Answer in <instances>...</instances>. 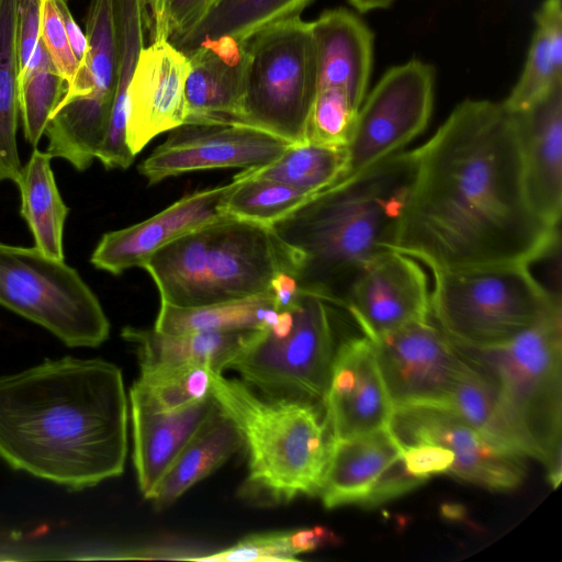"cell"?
Segmentation results:
<instances>
[{
	"label": "cell",
	"mask_w": 562,
	"mask_h": 562,
	"mask_svg": "<svg viewBox=\"0 0 562 562\" xmlns=\"http://www.w3.org/2000/svg\"><path fill=\"white\" fill-rule=\"evenodd\" d=\"M394 251L432 270L526 263L546 256L559 228L532 210L515 113L467 99L423 146Z\"/></svg>",
	"instance_id": "cell-1"
},
{
	"label": "cell",
	"mask_w": 562,
	"mask_h": 562,
	"mask_svg": "<svg viewBox=\"0 0 562 562\" xmlns=\"http://www.w3.org/2000/svg\"><path fill=\"white\" fill-rule=\"evenodd\" d=\"M121 370L64 357L0 378V457L70 490L116 477L127 456Z\"/></svg>",
	"instance_id": "cell-2"
},
{
	"label": "cell",
	"mask_w": 562,
	"mask_h": 562,
	"mask_svg": "<svg viewBox=\"0 0 562 562\" xmlns=\"http://www.w3.org/2000/svg\"><path fill=\"white\" fill-rule=\"evenodd\" d=\"M415 170V149L398 151L269 225L288 250L300 290L339 306L353 278L394 251Z\"/></svg>",
	"instance_id": "cell-3"
},
{
	"label": "cell",
	"mask_w": 562,
	"mask_h": 562,
	"mask_svg": "<svg viewBox=\"0 0 562 562\" xmlns=\"http://www.w3.org/2000/svg\"><path fill=\"white\" fill-rule=\"evenodd\" d=\"M142 268L160 302L181 307L269 293L279 272L293 276L290 256L268 225L232 216L176 238Z\"/></svg>",
	"instance_id": "cell-4"
},
{
	"label": "cell",
	"mask_w": 562,
	"mask_h": 562,
	"mask_svg": "<svg viewBox=\"0 0 562 562\" xmlns=\"http://www.w3.org/2000/svg\"><path fill=\"white\" fill-rule=\"evenodd\" d=\"M212 395L247 448L246 494L274 503L319 494L330 432L313 403L259 396L245 382L216 372Z\"/></svg>",
	"instance_id": "cell-5"
},
{
	"label": "cell",
	"mask_w": 562,
	"mask_h": 562,
	"mask_svg": "<svg viewBox=\"0 0 562 562\" xmlns=\"http://www.w3.org/2000/svg\"><path fill=\"white\" fill-rule=\"evenodd\" d=\"M562 313L554 311L515 338L459 350L497 389L504 416L525 457L541 461L553 488L562 477Z\"/></svg>",
	"instance_id": "cell-6"
},
{
	"label": "cell",
	"mask_w": 562,
	"mask_h": 562,
	"mask_svg": "<svg viewBox=\"0 0 562 562\" xmlns=\"http://www.w3.org/2000/svg\"><path fill=\"white\" fill-rule=\"evenodd\" d=\"M430 317L456 345H502L561 310L526 263L432 270Z\"/></svg>",
	"instance_id": "cell-7"
},
{
	"label": "cell",
	"mask_w": 562,
	"mask_h": 562,
	"mask_svg": "<svg viewBox=\"0 0 562 562\" xmlns=\"http://www.w3.org/2000/svg\"><path fill=\"white\" fill-rule=\"evenodd\" d=\"M246 43L241 124L291 144L307 142V121L318 89L311 22L301 16L284 20L259 31Z\"/></svg>",
	"instance_id": "cell-8"
},
{
	"label": "cell",
	"mask_w": 562,
	"mask_h": 562,
	"mask_svg": "<svg viewBox=\"0 0 562 562\" xmlns=\"http://www.w3.org/2000/svg\"><path fill=\"white\" fill-rule=\"evenodd\" d=\"M325 297L300 290L293 325L283 337L252 329L227 369L271 398L323 403L335 356L333 306Z\"/></svg>",
	"instance_id": "cell-9"
},
{
	"label": "cell",
	"mask_w": 562,
	"mask_h": 562,
	"mask_svg": "<svg viewBox=\"0 0 562 562\" xmlns=\"http://www.w3.org/2000/svg\"><path fill=\"white\" fill-rule=\"evenodd\" d=\"M0 305L68 347H97L110 334L103 307L79 272L36 247L0 243Z\"/></svg>",
	"instance_id": "cell-10"
},
{
	"label": "cell",
	"mask_w": 562,
	"mask_h": 562,
	"mask_svg": "<svg viewBox=\"0 0 562 562\" xmlns=\"http://www.w3.org/2000/svg\"><path fill=\"white\" fill-rule=\"evenodd\" d=\"M87 54L53 110L46 151L85 171L95 158L109 123L117 83L116 0H91L86 19Z\"/></svg>",
	"instance_id": "cell-11"
},
{
	"label": "cell",
	"mask_w": 562,
	"mask_h": 562,
	"mask_svg": "<svg viewBox=\"0 0 562 562\" xmlns=\"http://www.w3.org/2000/svg\"><path fill=\"white\" fill-rule=\"evenodd\" d=\"M435 68L412 59L390 68L363 99L347 144L349 178L401 151L428 125Z\"/></svg>",
	"instance_id": "cell-12"
},
{
	"label": "cell",
	"mask_w": 562,
	"mask_h": 562,
	"mask_svg": "<svg viewBox=\"0 0 562 562\" xmlns=\"http://www.w3.org/2000/svg\"><path fill=\"white\" fill-rule=\"evenodd\" d=\"M393 408L445 407L470 361L438 327L428 322L369 337Z\"/></svg>",
	"instance_id": "cell-13"
},
{
	"label": "cell",
	"mask_w": 562,
	"mask_h": 562,
	"mask_svg": "<svg viewBox=\"0 0 562 562\" xmlns=\"http://www.w3.org/2000/svg\"><path fill=\"white\" fill-rule=\"evenodd\" d=\"M389 427L401 447L431 442L450 449L454 461L447 475L497 491L516 488L526 475L522 454L492 441L448 408L394 407Z\"/></svg>",
	"instance_id": "cell-14"
},
{
	"label": "cell",
	"mask_w": 562,
	"mask_h": 562,
	"mask_svg": "<svg viewBox=\"0 0 562 562\" xmlns=\"http://www.w3.org/2000/svg\"><path fill=\"white\" fill-rule=\"evenodd\" d=\"M291 143L246 124H182L138 166L149 184L187 172L254 169L280 157Z\"/></svg>",
	"instance_id": "cell-15"
},
{
	"label": "cell",
	"mask_w": 562,
	"mask_h": 562,
	"mask_svg": "<svg viewBox=\"0 0 562 562\" xmlns=\"http://www.w3.org/2000/svg\"><path fill=\"white\" fill-rule=\"evenodd\" d=\"M346 308L367 337L430 321V292L418 261L390 251L361 270L346 289Z\"/></svg>",
	"instance_id": "cell-16"
},
{
	"label": "cell",
	"mask_w": 562,
	"mask_h": 562,
	"mask_svg": "<svg viewBox=\"0 0 562 562\" xmlns=\"http://www.w3.org/2000/svg\"><path fill=\"white\" fill-rule=\"evenodd\" d=\"M323 404L333 439L389 427L393 405L366 335L348 338L336 349Z\"/></svg>",
	"instance_id": "cell-17"
},
{
	"label": "cell",
	"mask_w": 562,
	"mask_h": 562,
	"mask_svg": "<svg viewBox=\"0 0 562 562\" xmlns=\"http://www.w3.org/2000/svg\"><path fill=\"white\" fill-rule=\"evenodd\" d=\"M236 184L234 178L227 184L193 192L140 223L103 234L90 262L116 276L133 267L142 268L153 254L176 238L228 216L224 204Z\"/></svg>",
	"instance_id": "cell-18"
},
{
	"label": "cell",
	"mask_w": 562,
	"mask_h": 562,
	"mask_svg": "<svg viewBox=\"0 0 562 562\" xmlns=\"http://www.w3.org/2000/svg\"><path fill=\"white\" fill-rule=\"evenodd\" d=\"M188 56L169 41L140 50L128 90L127 144L136 156L154 137L186 120Z\"/></svg>",
	"instance_id": "cell-19"
},
{
	"label": "cell",
	"mask_w": 562,
	"mask_h": 562,
	"mask_svg": "<svg viewBox=\"0 0 562 562\" xmlns=\"http://www.w3.org/2000/svg\"><path fill=\"white\" fill-rule=\"evenodd\" d=\"M528 201L549 226L562 212V85L528 109L514 112Z\"/></svg>",
	"instance_id": "cell-20"
},
{
	"label": "cell",
	"mask_w": 562,
	"mask_h": 562,
	"mask_svg": "<svg viewBox=\"0 0 562 562\" xmlns=\"http://www.w3.org/2000/svg\"><path fill=\"white\" fill-rule=\"evenodd\" d=\"M187 56L184 124H241L247 43L221 37Z\"/></svg>",
	"instance_id": "cell-21"
},
{
	"label": "cell",
	"mask_w": 562,
	"mask_h": 562,
	"mask_svg": "<svg viewBox=\"0 0 562 562\" xmlns=\"http://www.w3.org/2000/svg\"><path fill=\"white\" fill-rule=\"evenodd\" d=\"M316 49L318 88L344 90L360 108L373 65L374 35L353 12L337 8L311 22Z\"/></svg>",
	"instance_id": "cell-22"
},
{
	"label": "cell",
	"mask_w": 562,
	"mask_h": 562,
	"mask_svg": "<svg viewBox=\"0 0 562 562\" xmlns=\"http://www.w3.org/2000/svg\"><path fill=\"white\" fill-rule=\"evenodd\" d=\"M131 403L133 462L145 498L151 493L179 452L216 411L213 395L175 412H160Z\"/></svg>",
	"instance_id": "cell-23"
},
{
	"label": "cell",
	"mask_w": 562,
	"mask_h": 562,
	"mask_svg": "<svg viewBox=\"0 0 562 562\" xmlns=\"http://www.w3.org/2000/svg\"><path fill=\"white\" fill-rule=\"evenodd\" d=\"M402 447L390 427L368 434L333 439L319 496L328 509L363 506L384 470L401 454Z\"/></svg>",
	"instance_id": "cell-24"
},
{
	"label": "cell",
	"mask_w": 562,
	"mask_h": 562,
	"mask_svg": "<svg viewBox=\"0 0 562 562\" xmlns=\"http://www.w3.org/2000/svg\"><path fill=\"white\" fill-rule=\"evenodd\" d=\"M244 447L235 423L218 407L199 427L148 495L156 508L169 506Z\"/></svg>",
	"instance_id": "cell-25"
},
{
	"label": "cell",
	"mask_w": 562,
	"mask_h": 562,
	"mask_svg": "<svg viewBox=\"0 0 562 562\" xmlns=\"http://www.w3.org/2000/svg\"><path fill=\"white\" fill-rule=\"evenodd\" d=\"M251 330L164 334L127 326L122 337L136 347L140 367L196 363L222 373Z\"/></svg>",
	"instance_id": "cell-26"
},
{
	"label": "cell",
	"mask_w": 562,
	"mask_h": 562,
	"mask_svg": "<svg viewBox=\"0 0 562 562\" xmlns=\"http://www.w3.org/2000/svg\"><path fill=\"white\" fill-rule=\"evenodd\" d=\"M314 0H214L204 16L170 43L189 54L203 43L231 37L246 42L259 31L301 16Z\"/></svg>",
	"instance_id": "cell-27"
},
{
	"label": "cell",
	"mask_w": 562,
	"mask_h": 562,
	"mask_svg": "<svg viewBox=\"0 0 562 562\" xmlns=\"http://www.w3.org/2000/svg\"><path fill=\"white\" fill-rule=\"evenodd\" d=\"M19 111L24 137L36 147L67 85L56 69L41 34L34 30L18 35Z\"/></svg>",
	"instance_id": "cell-28"
},
{
	"label": "cell",
	"mask_w": 562,
	"mask_h": 562,
	"mask_svg": "<svg viewBox=\"0 0 562 562\" xmlns=\"http://www.w3.org/2000/svg\"><path fill=\"white\" fill-rule=\"evenodd\" d=\"M52 156L34 147L15 184L21 194V216L26 222L34 247L64 260V226L69 213L56 184Z\"/></svg>",
	"instance_id": "cell-29"
},
{
	"label": "cell",
	"mask_w": 562,
	"mask_h": 562,
	"mask_svg": "<svg viewBox=\"0 0 562 562\" xmlns=\"http://www.w3.org/2000/svg\"><path fill=\"white\" fill-rule=\"evenodd\" d=\"M278 313L272 292L190 307L160 302L154 329L164 334L266 329Z\"/></svg>",
	"instance_id": "cell-30"
},
{
	"label": "cell",
	"mask_w": 562,
	"mask_h": 562,
	"mask_svg": "<svg viewBox=\"0 0 562 562\" xmlns=\"http://www.w3.org/2000/svg\"><path fill=\"white\" fill-rule=\"evenodd\" d=\"M348 154L346 146L312 142L293 143L272 162L245 169L238 176L268 179L317 194L345 179Z\"/></svg>",
	"instance_id": "cell-31"
},
{
	"label": "cell",
	"mask_w": 562,
	"mask_h": 562,
	"mask_svg": "<svg viewBox=\"0 0 562 562\" xmlns=\"http://www.w3.org/2000/svg\"><path fill=\"white\" fill-rule=\"evenodd\" d=\"M19 0H0V182H16L23 165L19 156L16 132Z\"/></svg>",
	"instance_id": "cell-32"
},
{
	"label": "cell",
	"mask_w": 562,
	"mask_h": 562,
	"mask_svg": "<svg viewBox=\"0 0 562 562\" xmlns=\"http://www.w3.org/2000/svg\"><path fill=\"white\" fill-rule=\"evenodd\" d=\"M214 371L204 364H158L140 367L130 390V401L160 412H175L212 395Z\"/></svg>",
	"instance_id": "cell-33"
},
{
	"label": "cell",
	"mask_w": 562,
	"mask_h": 562,
	"mask_svg": "<svg viewBox=\"0 0 562 562\" xmlns=\"http://www.w3.org/2000/svg\"><path fill=\"white\" fill-rule=\"evenodd\" d=\"M445 408L457 414L492 441L522 454L504 416L496 386L471 361Z\"/></svg>",
	"instance_id": "cell-34"
},
{
	"label": "cell",
	"mask_w": 562,
	"mask_h": 562,
	"mask_svg": "<svg viewBox=\"0 0 562 562\" xmlns=\"http://www.w3.org/2000/svg\"><path fill=\"white\" fill-rule=\"evenodd\" d=\"M234 178L237 184L225 201L224 213L268 226L316 195L268 179Z\"/></svg>",
	"instance_id": "cell-35"
},
{
	"label": "cell",
	"mask_w": 562,
	"mask_h": 562,
	"mask_svg": "<svg viewBox=\"0 0 562 562\" xmlns=\"http://www.w3.org/2000/svg\"><path fill=\"white\" fill-rule=\"evenodd\" d=\"M562 85V47L536 25L521 75L502 101L512 112H520Z\"/></svg>",
	"instance_id": "cell-36"
},
{
	"label": "cell",
	"mask_w": 562,
	"mask_h": 562,
	"mask_svg": "<svg viewBox=\"0 0 562 562\" xmlns=\"http://www.w3.org/2000/svg\"><path fill=\"white\" fill-rule=\"evenodd\" d=\"M358 111L344 90L336 87L318 88L307 121L306 140L347 146Z\"/></svg>",
	"instance_id": "cell-37"
},
{
	"label": "cell",
	"mask_w": 562,
	"mask_h": 562,
	"mask_svg": "<svg viewBox=\"0 0 562 562\" xmlns=\"http://www.w3.org/2000/svg\"><path fill=\"white\" fill-rule=\"evenodd\" d=\"M214 0H146L149 42L172 41L193 27Z\"/></svg>",
	"instance_id": "cell-38"
},
{
	"label": "cell",
	"mask_w": 562,
	"mask_h": 562,
	"mask_svg": "<svg viewBox=\"0 0 562 562\" xmlns=\"http://www.w3.org/2000/svg\"><path fill=\"white\" fill-rule=\"evenodd\" d=\"M184 560L210 562L295 561L296 554L292 550L289 531H278L251 535L227 549Z\"/></svg>",
	"instance_id": "cell-39"
},
{
	"label": "cell",
	"mask_w": 562,
	"mask_h": 562,
	"mask_svg": "<svg viewBox=\"0 0 562 562\" xmlns=\"http://www.w3.org/2000/svg\"><path fill=\"white\" fill-rule=\"evenodd\" d=\"M40 34L56 69L68 86L78 71L79 61L70 47L55 0H41Z\"/></svg>",
	"instance_id": "cell-40"
},
{
	"label": "cell",
	"mask_w": 562,
	"mask_h": 562,
	"mask_svg": "<svg viewBox=\"0 0 562 562\" xmlns=\"http://www.w3.org/2000/svg\"><path fill=\"white\" fill-rule=\"evenodd\" d=\"M407 471L424 481L434 474H447L453 464V452L437 443L418 442L402 447Z\"/></svg>",
	"instance_id": "cell-41"
},
{
	"label": "cell",
	"mask_w": 562,
	"mask_h": 562,
	"mask_svg": "<svg viewBox=\"0 0 562 562\" xmlns=\"http://www.w3.org/2000/svg\"><path fill=\"white\" fill-rule=\"evenodd\" d=\"M425 482L407 471L401 452L380 475L362 507L374 508L380 506L415 490Z\"/></svg>",
	"instance_id": "cell-42"
},
{
	"label": "cell",
	"mask_w": 562,
	"mask_h": 562,
	"mask_svg": "<svg viewBox=\"0 0 562 562\" xmlns=\"http://www.w3.org/2000/svg\"><path fill=\"white\" fill-rule=\"evenodd\" d=\"M289 535L292 550L296 555L339 542L338 537L324 526L293 530L289 531Z\"/></svg>",
	"instance_id": "cell-43"
},
{
	"label": "cell",
	"mask_w": 562,
	"mask_h": 562,
	"mask_svg": "<svg viewBox=\"0 0 562 562\" xmlns=\"http://www.w3.org/2000/svg\"><path fill=\"white\" fill-rule=\"evenodd\" d=\"M70 43L74 55L79 61V67L83 65L87 54L86 34L76 23L68 5V0H55Z\"/></svg>",
	"instance_id": "cell-44"
},
{
	"label": "cell",
	"mask_w": 562,
	"mask_h": 562,
	"mask_svg": "<svg viewBox=\"0 0 562 562\" xmlns=\"http://www.w3.org/2000/svg\"><path fill=\"white\" fill-rule=\"evenodd\" d=\"M271 292L278 311L290 310L300 293L295 278L284 271L279 272L271 282Z\"/></svg>",
	"instance_id": "cell-45"
},
{
	"label": "cell",
	"mask_w": 562,
	"mask_h": 562,
	"mask_svg": "<svg viewBox=\"0 0 562 562\" xmlns=\"http://www.w3.org/2000/svg\"><path fill=\"white\" fill-rule=\"evenodd\" d=\"M394 0H349V3L360 13L389 8Z\"/></svg>",
	"instance_id": "cell-46"
}]
</instances>
